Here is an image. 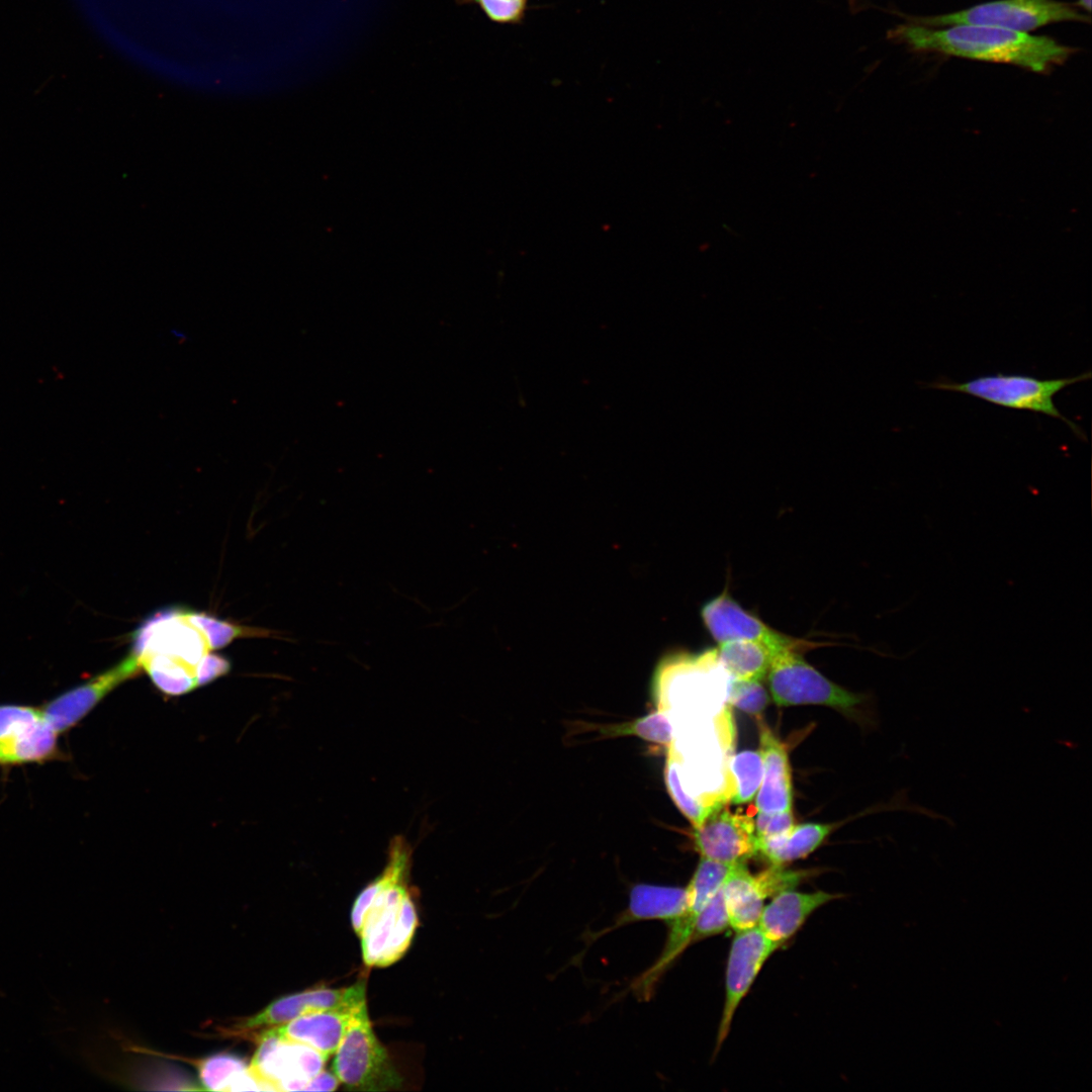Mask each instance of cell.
Returning a JSON list of instances; mask_svg holds the SVG:
<instances>
[{"label": "cell", "instance_id": "1f68e13d", "mask_svg": "<svg viewBox=\"0 0 1092 1092\" xmlns=\"http://www.w3.org/2000/svg\"><path fill=\"white\" fill-rule=\"evenodd\" d=\"M341 1084L335 1073L322 1070L304 1087L303 1091H335Z\"/></svg>", "mask_w": 1092, "mask_h": 1092}, {"label": "cell", "instance_id": "4dcf8cb0", "mask_svg": "<svg viewBox=\"0 0 1092 1092\" xmlns=\"http://www.w3.org/2000/svg\"><path fill=\"white\" fill-rule=\"evenodd\" d=\"M231 668L230 661L216 654H207L197 667V684L204 686L217 677L224 675Z\"/></svg>", "mask_w": 1092, "mask_h": 1092}, {"label": "cell", "instance_id": "52a82bcc", "mask_svg": "<svg viewBox=\"0 0 1092 1092\" xmlns=\"http://www.w3.org/2000/svg\"><path fill=\"white\" fill-rule=\"evenodd\" d=\"M800 650L786 648L771 655L768 685L778 706L823 705L848 711L867 700L830 681L805 661Z\"/></svg>", "mask_w": 1092, "mask_h": 1092}, {"label": "cell", "instance_id": "5bb4252c", "mask_svg": "<svg viewBox=\"0 0 1092 1092\" xmlns=\"http://www.w3.org/2000/svg\"><path fill=\"white\" fill-rule=\"evenodd\" d=\"M366 1000L365 981L341 988H314L281 997L246 1022V1027L276 1026L306 1013L353 1007Z\"/></svg>", "mask_w": 1092, "mask_h": 1092}, {"label": "cell", "instance_id": "9a60e30c", "mask_svg": "<svg viewBox=\"0 0 1092 1092\" xmlns=\"http://www.w3.org/2000/svg\"><path fill=\"white\" fill-rule=\"evenodd\" d=\"M840 897L824 891L798 892L788 889L775 895L764 905L757 927L775 943L783 946L823 905Z\"/></svg>", "mask_w": 1092, "mask_h": 1092}, {"label": "cell", "instance_id": "d4e9b609", "mask_svg": "<svg viewBox=\"0 0 1092 1092\" xmlns=\"http://www.w3.org/2000/svg\"><path fill=\"white\" fill-rule=\"evenodd\" d=\"M604 736L634 735L643 740L664 745L667 748L673 742L672 727L663 709L652 712L634 721L599 726L594 728Z\"/></svg>", "mask_w": 1092, "mask_h": 1092}, {"label": "cell", "instance_id": "cb8c5ba5", "mask_svg": "<svg viewBox=\"0 0 1092 1092\" xmlns=\"http://www.w3.org/2000/svg\"><path fill=\"white\" fill-rule=\"evenodd\" d=\"M679 755L673 744L668 747L666 762L664 765V782L667 792L682 815L691 822L693 828H699L705 820L718 808H711L700 800L688 795L680 782ZM720 808V807H719Z\"/></svg>", "mask_w": 1092, "mask_h": 1092}, {"label": "cell", "instance_id": "484cf974", "mask_svg": "<svg viewBox=\"0 0 1092 1092\" xmlns=\"http://www.w3.org/2000/svg\"><path fill=\"white\" fill-rule=\"evenodd\" d=\"M190 617L206 636L210 649L222 648L239 637L266 635L265 630L231 624L206 614L190 613Z\"/></svg>", "mask_w": 1092, "mask_h": 1092}, {"label": "cell", "instance_id": "83f0119b", "mask_svg": "<svg viewBox=\"0 0 1092 1092\" xmlns=\"http://www.w3.org/2000/svg\"><path fill=\"white\" fill-rule=\"evenodd\" d=\"M761 679H732L729 686V705L751 714L759 715L768 704V694Z\"/></svg>", "mask_w": 1092, "mask_h": 1092}, {"label": "cell", "instance_id": "ba28073f", "mask_svg": "<svg viewBox=\"0 0 1092 1092\" xmlns=\"http://www.w3.org/2000/svg\"><path fill=\"white\" fill-rule=\"evenodd\" d=\"M328 1059L272 1027L261 1035L251 1069L275 1091H303L309 1080L325 1069Z\"/></svg>", "mask_w": 1092, "mask_h": 1092}, {"label": "cell", "instance_id": "d6a6232c", "mask_svg": "<svg viewBox=\"0 0 1092 1092\" xmlns=\"http://www.w3.org/2000/svg\"><path fill=\"white\" fill-rule=\"evenodd\" d=\"M1079 4L1086 11H1088V12L1090 11V9H1091V0H1079Z\"/></svg>", "mask_w": 1092, "mask_h": 1092}, {"label": "cell", "instance_id": "603a6c76", "mask_svg": "<svg viewBox=\"0 0 1092 1092\" xmlns=\"http://www.w3.org/2000/svg\"><path fill=\"white\" fill-rule=\"evenodd\" d=\"M250 1067L231 1053H219L202 1060L198 1076L202 1089L211 1091H236L242 1077Z\"/></svg>", "mask_w": 1092, "mask_h": 1092}, {"label": "cell", "instance_id": "9c48e42d", "mask_svg": "<svg viewBox=\"0 0 1092 1092\" xmlns=\"http://www.w3.org/2000/svg\"><path fill=\"white\" fill-rule=\"evenodd\" d=\"M781 946L757 926L735 931L725 973V1000L718 1028L715 1054L726 1039L736 1010L748 993L765 962Z\"/></svg>", "mask_w": 1092, "mask_h": 1092}, {"label": "cell", "instance_id": "7402d4cb", "mask_svg": "<svg viewBox=\"0 0 1092 1092\" xmlns=\"http://www.w3.org/2000/svg\"><path fill=\"white\" fill-rule=\"evenodd\" d=\"M733 795L730 802L746 804L755 799L763 778V761L760 751L745 750L729 759Z\"/></svg>", "mask_w": 1092, "mask_h": 1092}, {"label": "cell", "instance_id": "277c9868", "mask_svg": "<svg viewBox=\"0 0 1092 1092\" xmlns=\"http://www.w3.org/2000/svg\"><path fill=\"white\" fill-rule=\"evenodd\" d=\"M1091 372L1086 371L1077 376L1038 379L1025 375H988L974 378L966 382H952L949 380L934 381L929 387L941 390L963 392L988 402L1016 410H1027L1040 413L1067 424L1078 438L1086 440L1082 429L1057 408L1054 396L1065 387L1074 383L1091 379Z\"/></svg>", "mask_w": 1092, "mask_h": 1092}, {"label": "cell", "instance_id": "4fadbf2b", "mask_svg": "<svg viewBox=\"0 0 1092 1092\" xmlns=\"http://www.w3.org/2000/svg\"><path fill=\"white\" fill-rule=\"evenodd\" d=\"M754 812L733 813L725 805L715 810L693 830L697 851L702 857L722 863H745L755 855Z\"/></svg>", "mask_w": 1092, "mask_h": 1092}, {"label": "cell", "instance_id": "2e32d148", "mask_svg": "<svg viewBox=\"0 0 1092 1092\" xmlns=\"http://www.w3.org/2000/svg\"><path fill=\"white\" fill-rule=\"evenodd\" d=\"M763 778L755 796V811H792V774L785 744L764 724L759 725Z\"/></svg>", "mask_w": 1092, "mask_h": 1092}, {"label": "cell", "instance_id": "4316f807", "mask_svg": "<svg viewBox=\"0 0 1092 1092\" xmlns=\"http://www.w3.org/2000/svg\"><path fill=\"white\" fill-rule=\"evenodd\" d=\"M730 927L729 917L720 888L700 912L692 938V944L723 933Z\"/></svg>", "mask_w": 1092, "mask_h": 1092}, {"label": "cell", "instance_id": "e0dca14e", "mask_svg": "<svg viewBox=\"0 0 1092 1092\" xmlns=\"http://www.w3.org/2000/svg\"><path fill=\"white\" fill-rule=\"evenodd\" d=\"M686 907V888L636 884L630 890L627 908L616 917L614 923L600 932L589 934L586 939L593 941L610 931L635 922L647 920L668 922L681 914Z\"/></svg>", "mask_w": 1092, "mask_h": 1092}, {"label": "cell", "instance_id": "7c38bea8", "mask_svg": "<svg viewBox=\"0 0 1092 1092\" xmlns=\"http://www.w3.org/2000/svg\"><path fill=\"white\" fill-rule=\"evenodd\" d=\"M142 666L134 653L87 681L57 696L41 707L53 728L60 734L82 720L100 701L125 680L136 676Z\"/></svg>", "mask_w": 1092, "mask_h": 1092}, {"label": "cell", "instance_id": "30bf717a", "mask_svg": "<svg viewBox=\"0 0 1092 1092\" xmlns=\"http://www.w3.org/2000/svg\"><path fill=\"white\" fill-rule=\"evenodd\" d=\"M58 735L41 708L0 705V762H41L58 754Z\"/></svg>", "mask_w": 1092, "mask_h": 1092}, {"label": "cell", "instance_id": "f1b7e54d", "mask_svg": "<svg viewBox=\"0 0 1092 1092\" xmlns=\"http://www.w3.org/2000/svg\"><path fill=\"white\" fill-rule=\"evenodd\" d=\"M753 820L755 840L785 835L794 827L792 811L769 813L758 811Z\"/></svg>", "mask_w": 1092, "mask_h": 1092}, {"label": "cell", "instance_id": "8992f818", "mask_svg": "<svg viewBox=\"0 0 1092 1092\" xmlns=\"http://www.w3.org/2000/svg\"><path fill=\"white\" fill-rule=\"evenodd\" d=\"M1090 21L1070 3L1056 0H997L978 4L947 14L913 18L929 27L975 24L1027 32L1050 23Z\"/></svg>", "mask_w": 1092, "mask_h": 1092}, {"label": "cell", "instance_id": "6da1fadb", "mask_svg": "<svg viewBox=\"0 0 1092 1092\" xmlns=\"http://www.w3.org/2000/svg\"><path fill=\"white\" fill-rule=\"evenodd\" d=\"M387 857L381 874L361 891L351 911L368 967H387L402 958L418 926L407 886L412 848L402 836L390 840Z\"/></svg>", "mask_w": 1092, "mask_h": 1092}, {"label": "cell", "instance_id": "3957f363", "mask_svg": "<svg viewBox=\"0 0 1092 1092\" xmlns=\"http://www.w3.org/2000/svg\"><path fill=\"white\" fill-rule=\"evenodd\" d=\"M333 1072L349 1090L388 1091L402 1083L374 1033L366 1000L352 1009L345 1034L334 1054Z\"/></svg>", "mask_w": 1092, "mask_h": 1092}, {"label": "cell", "instance_id": "8fae6325", "mask_svg": "<svg viewBox=\"0 0 1092 1092\" xmlns=\"http://www.w3.org/2000/svg\"><path fill=\"white\" fill-rule=\"evenodd\" d=\"M701 616L711 636L720 644L734 640H750L763 644L770 654L786 648H804L808 643L789 637L766 625L744 610L727 593L706 603Z\"/></svg>", "mask_w": 1092, "mask_h": 1092}, {"label": "cell", "instance_id": "d6986e66", "mask_svg": "<svg viewBox=\"0 0 1092 1092\" xmlns=\"http://www.w3.org/2000/svg\"><path fill=\"white\" fill-rule=\"evenodd\" d=\"M353 1007L306 1013L274 1027L280 1035L304 1043L330 1058L345 1034Z\"/></svg>", "mask_w": 1092, "mask_h": 1092}, {"label": "cell", "instance_id": "f546056e", "mask_svg": "<svg viewBox=\"0 0 1092 1092\" xmlns=\"http://www.w3.org/2000/svg\"><path fill=\"white\" fill-rule=\"evenodd\" d=\"M476 3L485 15L498 23L518 22L525 13L527 0H467Z\"/></svg>", "mask_w": 1092, "mask_h": 1092}, {"label": "cell", "instance_id": "7a4b0ae2", "mask_svg": "<svg viewBox=\"0 0 1092 1092\" xmlns=\"http://www.w3.org/2000/svg\"><path fill=\"white\" fill-rule=\"evenodd\" d=\"M891 36L915 51L1011 64L1035 73L1063 64L1075 52L1048 36L975 24L935 29L910 23L896 27Z\"/></svg>", "mask_w": 1092, "mask_h": 1092}, {"label": "cell", "instance_id": "ffe728a7", "mask_svg": "<svg viewBox=\"0 0 1092 1092\" xmlns=\"http://www.w3.org/2000/svg\"><path fill=\"white\" fill-rule=\"evenodd\" d=\"M833 828L832 824L821 823L794 825L785 835L755 840V855H760L770 864L785 866L817 849Z\"/></svg>", "mask_w": 1092, "mask_h": 1092}, {"label": "cell", "instance_id": "ac0fdd59", "mask_svg": "<svg viewBox=\"0 0 1092 1092\" xmlns=\"http://www.w3.org/2000/svg\"><path fill=\"white\" fill-rule=\"evenodd\" d=\"M721 889L735 931L757 926L764 900L774 896L763 873L750 874L745 863L732 867Z\"/></svg>", "mask_w": 1092, "mask_h": 1092}, {"label": "cell", "instance_id": "5b68a950", "mask_svg": "<svg viewBox=\"0 0 1092 1092\" xmlns=\"http://www.w3.org/2000/svg\"><path fill=\"white\" fill-rule=\"evenodd\" d=\"M733 866L702 857L687 891V907L674 919L666 922L668 932L662 952L645 972L636 978L630 989L638 999L648 1000L654 987L671 964L692 945L698 916L708 901L722 887Z\"/></svg>", "mask_w": 1092, "mask_h": 1092}, {"label": "cell", "instance_id": "44dd1931", "mask_svg": "<svg viewBox=\"0 0 1092 1092\" xmlns=\"http://www.w3.org/2000/svg\"><path fill=\"white\" fill-rule=\"evenodd\" d=\"M718 657L732 679H762L768 671L771 654L763 644L734 640L719 644Z\"/></svg>", "mask_w": 1092, "mask_h": 1092}]
</instances>
